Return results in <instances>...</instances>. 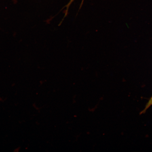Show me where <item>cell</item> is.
I'll return each mask as SVG.
<instances>
[{
    "label": "cell",
    "mask_w": 152,
    "mask_h": 152,
    "mask_svg": "<svg viewBox=\"0 0 152 152\" xmlns=\"http://www.w3.org/2000/svg\"><path fill=\"white\" fill-rule=\"evenodd\" d=\"M152 105V96L150 98L149 102H148L145 108V109H144L143 111L142 112V113H145V111H147V110Z\"/></svg>",
    "instance_id": "obj_1"
}]
</instances>
